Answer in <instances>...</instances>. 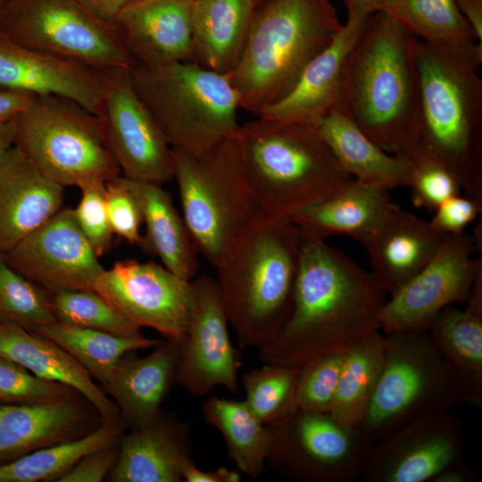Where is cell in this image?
<instances>
[{"label": "cell", "instance_id": "cell-1", "mask_svg": "<svg viewBox=\"0 0 482 482\" xmlns=\"http://www.w3.org/2000/svg\"><path fill=\"white\" fill-rule=\"evenodd\" d=\"M386 295L370 271L325 238L300 229L292 312L279 332L258 349L259 357L262 362L301 368L346 353L381 330Z\"/></svg>", "mask_w": 482, "mask_h": 482}, {"label": "cell", "instance_id": "cell-2", "mask_svg": "<svg viewBox=\"0 0 482 482\" xmlns=\"http://www.w3.org/2000/svg\"><path fill=\"white\" fill-rule=\"evenodd\" d=\"M414 63L418 117L411 149L443 164L482 207V45L458 49L416 37Z\"/></svg>", "mask_w": 482, "mask_h": 482}, {"label": "cell", "instance_id": "cell-3", "mask_svg": "<svg viewBox=\"0 0 482 482\" xmlns=\"http://www.w3.org/2000/svg\"><path fill=\"white\" fill-rule=\"evenodd\" d=\"M416 37L389 14L368 17L345 66L344 106L375 144L392 154L414 145Z\"/></svg>", "mask_w": 482, "mask_h": 482}, {"label": "cell", "instance_id": "cell-4", "mask_svg": "<svg viewBox=\"0 0 482 482\" xmlns=\"http://www.w3.org/2000/svg\"><path fill=\"white\" fill-rule=\"evenodd\" d=\"M299 260V227L263 216L215 268L229 324L240 348L258 350L287 323Z\"/></svg>", "mask_w": 482, "mask_h": 482}, {"label": "cell", "instance_id": "cell-5", "mask_svg": "<svg viewBox=\"0 0 482 482\" xmlns=\"http://www.w3.org/2000/svg\"><path fill=\"white\" fill-rule=\"evenodd\" d=\"M245 174L264 217L290 220L354 179L312 125L262 118L240 125Z\"/></svg>", "mask_w": 482, "mask_h": 482}, {"label": "cell", "instance_id": "cell-6", "mask_svg": "<svg viewBox=\"0 0 482 482\" xmlns=\"http://www.w3.org/2000/svg\"><path fill=\"white\" fill-rule=\"evenodd\" d=\"M330 0H262L247 40L227 74L239 107L256 116L283 99L342 28Z\"/></svg>", "mask_w": 482, "mask_h": 482}, {"label": "cell", "instance_id": "cell-7", "mask_svg": "<svg viewBox=\"0 0 482 482\" xmlns=\"http://www.w3.org/2000/svg\"><path fill=\"white\" fill-rule=\"evenodd\" d=\"M130 78L172 149L204 154L239 129V98L227 75L192 61L137 64Z\"/></svg>", "mask_w": 482, "mask_h": 482}, {"label": "cell", "instance_id": "cell-8", "mask_svg": "<svg viewBox=\"0 0 482 482\" xmlns=\"http://www.w3.org/2000/svg\"><path fill=\"white\" fill-rule=\"evenodd\" d=\"M237 133L201 154L172 149L182 217L198 253L214 268L264 216L245 174Z\"/></svg>", "mask_w": 482, "mask_h": 482}, {"label": "cell", "instance_id": "cell-9", "mask_svg": "<svg viewBox=\"0 0 482 482\" xmlns=\"http://www.w3.org/2000/svg\"><path fill=\"white\" fill-rule=\"evenodd\" d=\"M384 339L380 376L358 428L371 446L420 417L461 403L428 330L386 333Z\"/></svg>", "mask_w": 482, "mask_h": 482}, {"label": "cell", "instance_id": "cell-10", "mask_svg": "<svg viewBox=\"0 0 482 482\" xmlns=\"http://www.w3.org/2000/svg\"><path fill=\"white\" fill-rule=\"evenodd\" d=\"M14 145L46 179L65 187L121 175L96 115L58 96H35L13 120Z\"/></svg>", "mask_w": 482, "mask_h": 482}, {"label": "cell", "instance_id": "cell-11", "mask_svg": "<svg viewBox=\"0 0 482 482\" xmlns=\"http://www.w3.org/2000/svg\"><path fill=\"white\" fill-rule=\"evenodd\" d=\"M0 35L97 70L137 65L115 24L97 19L76 0H2Z\"/></svg>", "mask_w": 482, "mask_h": 482}, {"label": "cell", "instance_id": "cell-12", "mask_svg": "<svg viewBox=\"0 0 482 482\" xmlns=\"http://www.w3.org/2000/svg\"><path fill=\"white\" fill-rule=\"evenodd\" d=\"M267 429L266 465L301 482L355 481L372 447L359 428L330 414L296 410Z\"/></svg>", "mask_w": 482, "mask_h": 482}, {"label": "cell", "instance_id": "cell-13", "mask_svg": "<svg viewBox=\"0 0 482 482\" xmlns=\"http://www.w3.org/2000/svg\"><path fill=\"white\" fill-rule=\"evenodd\" d=\"M94 114L121 176L158 185L173 179L172 148L135 91L130 70H103Z\"/></svg>", "mask_w": 482, "mask_h": 482}, {"label": "cell", "instance_id": "cell-14", "mask_svg": "<svg viewBox=\"0 0 482 482\" xmlns=\"http://www.w3.org/2000/svg\"><path fill=\"white\" fill-rule=\"evenodd\" d=\"M472 235H447L427 265L386 300L380 316L384 334L427 330L445 307L466 303L482 271V260Z\"/></svg>", "mask_w": 482, "mask_h": 482}, {"label": "cell", "instance_id": "cell-15", "mask_svg": "<svg viewBox=\"0 0 482 482\" xmlns=\"http://www.w3.org/2000/svg\"><path fill=\"white\" fill-rule=\"evenodd\" d=\"M94 290L138 328H149L178 345L191 315L190 281L154 262L125 260L104 270Z\"/></svg>", "mask_w": 482, "mask_h": 482}, {"label": "cell", "instance_id": "cell-16", "mask_svg": "<svg viewBox=\"0 0 482 482\" xmlns=\"http://www.w3.org/2000/svg\"><path fill=\"white\" fill-rule=\"evenodd\" d=\"M192 306L185 338L179 344L176 383L190 395L204 396L216 386L236 394L239 353L234 348L217 281L209 275L190 280Z\"/></svg>", "mask_w": 482, "mask_h": 482}, {"label": "cell", "instance_id": "cell-17", "mask_svg": "<svg viewBox=\"0 0 482 482\" xmlns=\"http://www.w3.org/2000/svg\"><path fill=\"white\" fill-rule=\"evenodd\" d=\"M3 256L13 269L50 295L94 290L104 270L71 208H62Z\"/></svg>", "mask_w": 482, "mask_h": 482}, {"label": "cell", "instance_id": "cell-18", "mask_svg": "<svg viewBox=\"0 0 482 482\" xmlns=\"http://www.w3.org/2000/svg\"><path fill=\"white\" fill-rule=\"evenodd\" d=\"M458 419L450 411L432 412L401 427L372 445L363 482H431L447 466L462 460Z\"/></svg>", "mask_w": 482, "mask_h": 482}, {"label": "cell", "instance_id": "cell-19", "mask_svg": "<svg viewBox=\"0 0 482 482\" xmlns=\"http://www.w3.org/2000/svg\"><path fill=\"white\" fill-rule=\"evenodd\" d=\"M103 70L18 45L0 35V89L71 99L94 113Z\"/></svg>", "mask_w": 482, "mask_h": 482}, {"label": "cell", "instance_id": "cell-20", "mask_svg": "<svg viewBox=\"0 0 482 482\" xmlns=\"http://www.w3.org/2000/svg\"><path fill=\"white\" fill-rule=\"evenodd\" d=\"M103 421L86 399L37 404L0 403V466L39 449L83 437Z\"/></svg>", "mask_w": 482, "mask_h": 482}, {"label": "cell", "instance_id": "cell-21", "mask_svg": "<svg viewBox=\"0 0 482 482\" xmlns=\"http://www.w3.org/2000/svg\"><path fill=\"white\" fill-rule=\"evenodd\" d=\"M195 0H133L115 26L137 64L191 61V10Z\"/></svg>", "mask_w": 482, "mask_h": 482}, {"label": "cell", "instance_id": "cell-22", "mask_svg": "<svg viewBox=\"0 0 482 482\" xmlns=\"http://www.w3.org/2000/svg\"><path fill=\"white\" fill-rule=\"evenodd\" d=\"M179 362V345L163 339L149 354L138 357L132 351L117 362L101 387L113 399L126 428L140 429L160 417Z\"/></svg>", "mask_w": 482, "mask_h": 482}, {"label": "cell", "instance_id": "cell-23", "mask_svg": "<svg viewBox=\"0 0 482 482\" xmlns=\"http://www.w3.org/2000/svg\"><path fill=\"white\" fill-rule=\"evenodd\" d=\"M364 21H346L330 44L306 66L294 88L258 118L312 124L344 105V71Z\"/></svg>", "mask_w": 482, "mask_h": 482}, {"label": "cell", "instance_id": "cell-24", "mask_svg": "<svg viewBox=\"0 0 482 482\" xmlns=\"http://www.w3.org/2000/svg\"><path fill=\"white\" fill-rule=\"evenodd\" d=\"M63 190L14 145L5 152L0 159V254L62 208Z\"/></svg>", "mask_w": 482, "mask_h": 482}, {"label": "cell", "instance_id": "cell-25", "mask_svg": "<svg viewBox=\"0 0 482 482\" xmlns=\"http://www.w3.org/2000/svg\"><path fill=\"white\" fill-rule=\"evenodd\" d=\"M191 428L176 415L162 411L150 426L124 434L110 482H179L192 461Z\"/></svg>", "mask_w": 482, "mask_h": 482}, {"label": "cell", "instance_id": "cell-26", "mask_svg": "<svg viewBox=\"0 0 482 482\" xmlns=\"http://www.w3.org/2000/svg\"><path fill=\"white\" fill-rule=\"evenodd\" d=\"M446 236L395 204L361 244L369 254L370 272L391 295L427 265Z\"/></svg>", "mask_w": 482, "mask_h": 482}, {"label": "cell", "instance_id": "cell-27", "mask_svg": "<svg viewBox=\"0 0 482 482\" xmlns=\"http://www.w3.org/2000/svg\"><path fill=\"white\" fill-rule=\"evenodd\" d=\"M461 402L482 406V277L470 289L466 307L444 308L428 328Z\"/></svg>", "mask_w": 482, "mask_h": 482}, {"label": "cell", "instance_id": "cell-28", "mask_svg": "<svg viewBox=\"0 0 482 482\" xmlns=\"http://www.w3.org/2000/svg\"><path fill=\"white\" fill-rule=\"evenodd\" d=\"M0 357L34 375L77 389L99 411L104 421L122 420L115 403L87 371L50 338L18 324L0 322Z\"/></svg>", "mask_w": 482, "mask_h": 482}, {"label": "cell", "instance_id": "cell-29", "mask_svg": "<svg viewBox=\"0 0 482 482\" xmlns=\"http://www.w3.org/2000/svg\"><path fill=\"white\" fill-rule=\"evenodd\" d=\"M253 0H195L191 10V61L229 74L238 62L250 30Z\"/></svg>", "mask_w": 482, "mask_h": 482}, {"label": "cell", "instance_id": "cell-30", "mask_svg": "<svg viewBox=\"0 0 482 482\" xmlns=\"http://www.w3.org/2000/svg\"><path fill=\"white\" fill-rule=\"evenodd\" d=\"M310 125L354 179L387 190L410 187V167L405 157L389 154L375 144L357 126L344 105Z\"/></svg>", "mask_w": 482, "mask_h": 482}, {"label": "cell", "instance_id": "cell-31", "mask_svg": "<svg viewBox=\"0 0 482 482\" xmlns=\"http://www.w3.org/2000/svg\"><path fill=\"white\" fill-rule=\"evenodd\" d=\"M121 179L142 210L146 230L141 249L179 278L192 280L199 270V253L170 195L162 185Z\"/></svg>", "mask_w": 482, "mask_h": 482}, {"label": "cell", "instance_id": "cell-32", "mask_svg": "<svg viewBox=\"0 0 482 482\" xmlns=\"http://www.w3.org/2000/svg\"><path fill=\"white\" fill-rule=\"evenodd\" d=\"M395 204L389 190L353 179L335 195L288 221L323 238L346 235L362 243Z\"/></svg>", "mask_w": 482, "mask_h": 482}, {"label": "cell", "instance_id": "cell-33", "mask_svg": "<svg viewBox=\"0 0 482 482\" xmlns=\"http://www.w3.org/2000/svg\"><path fill=\"white\" fill-rule=\"evenodd\" d=\"M125 428L122 420L103 421L83 437L39 449L1 465L0 482H58L87 453L118 444Z\"/></svg>", "mask_w": 482, "mask_h": 482}, {"label": "cell", "instance_id": "cell-34", "mask_svg": "<svg viewBox=\"0 0 482 482\" xmlns=\"http://www.w3.org/2000/svg\"><path fill=\"white\" fill-rule=\"evenodd\" d=\"M202 411L205 422L221 433L237 469L252 478L261 476L266 465L269 433L245 401L212 396Z\"/></svg>", "mask_w": 482, "mask_h": 482}, {"label": "cell", "instance_id": "cell-35", "mask_svg": "<svg viewBox=\"0 0 482 482\" xmlns=\"http://www.w3.org/2000/svg\"><path fill=\"white\" fill-rule=\"evenodd\" d=\"M46 337L67 351L102 386L126 353L159 345L144 334L121 337L62 322L29 329Z\"/></svg>", "mask_w": 482, "mask_h": 482}, {"label": "cell", "instance_id": "cell-36", "mask_svg": "<svg viewBox=\"0 0 482 482\" xmlns=\"http://www.w3.org/2000/svg\"><path fill=\"white\" fill-rule=\"evenodd\" d=\"M384 333L377 331L345 353L329 414L359 428L383 366Z\"/></svg>", "mask_w": 482, "mask_h": 482}, {"label": "cell", "instance_id": "cell-37", "mask_svg": "<svg viewBox=\"0 0 482 482\" xmlns=\"http://www.w3.org/2000/svg\"><path fill=\"white\" fill-rule=\"evenodd\" d=\"M425 42L458 49L479 43L454 0H387L378 9Z\"/></svg>", "mask_w": 482, "mask_h": 482}, {"label": "cell", "instance_id": "cell-38", "mask_svg": "<svg viewBox=\"0 0 482 482\" xmlns=\"http://www.w3.org/2000/svg\"><path fill=\"white\" fill-rule=\"evenodd\" d=\"M242 377L245 403L265 426L282 422L296 410V386L300 368L267 363Z\"/></svg>", "mask_w": 482, "mask_h": 482}, {"label": "cell", "instance_id": "cell-39", "mask_svg": "<svg viewBox=\"0 0 482 482\" xmlns=\"http://www.w3.org/2000/svg\"><path fill=\"white\" fill-rule=\"evenodd\" d=\"M51 300L58 322L121 337L143 334L95 290L61 291L51 295Z\"/></svg>", "mask_w": 482, "mask_h": 482}, {"label": "cell", "instance_id": "cell-40", "mask_svg": "<svg viewBox=\"0 0 482 482\" xmlns=\"http://www.w3.org/2000/svg\"><path fill=\"white\" fill-rule=\"evenodd\" d=\"M55 321L51 295L13 269L0 254V322L32 329Z\"/></svg>", "mask_w": 482, "mask_h": 482}, {"label": "cell", "instance_id": "cell-41", "mask_svg": "<svg viewBox=\"0 0 482 482\" xmlns=\"http://www.w3.org/2000/svg\"><path fill=\"white\" fill-rule=\"evenodd\" d=\"M81 399L86 398L72 386L37 377L0 357V403L37 404Z\"/></svg>", "mask_w": 482, "mask_h": 482}, {"label": "cell", "instance_id": "cell-42", "mask_svg": "<svg viewBox=\"0 0 482 482\" xmlns=\"http://www.w3.org/2000/svg\"><path fill=\"white\" fill-rule=\"evenodd\" d=\"M345 353L326 355L299 370L296 386L297 410L329 414Z\"/></svg>", "mask_w": 482, "mask_h": 482}, {"label": "cell", "instance_id": "cell-43", "mask_svg": "<svg viewBox=\"0 0 482 482\" xmlns=\"http://www.w3.org/2000/svg\"><path fill=\"white\" fill-rule=\"evenodd\" d=\"M410 167L411 198L418 207L434 212L445 200L460 195L455 177L439 162L415 149L401 154Z\"/></svg>", "mask_w": 482, "mask_h": 482}, {"label": "cell", "instance_id": "cell-44", "mask_svg": "<svg viewBox=\"0 0 482 482\" xmlns=\"http://www.w3.org/2000/svg\"><path fill=\"white\" fill-rule=\"evenodd\" d=\"M105 182L98 179L79 182L76 187L80 199L72 209L78 226L98 257L112 248L113 240L106 212Z\"/></svg>", "mask_w": 482, "mask_h": 482}, {"label": "cell", "instance_id": "cell-45", "mask_svg": "<svg viewBox=\"0 0 482 482\" xmlns=\"http://www.w3.org/2000/svg\"><path fill=\"white\" fill-rule=\"evenodd\" d=\"M105 204L112 234L141 248L142 210L134 194L123 183L121 175L105 182Z\"/></svg>", "mask_w": 482, "mask_h": 482}, {"label": "cell", "instance_id": "cell-46", "mask_svg": "<svg viewBox=\"0 0 482 482\" xmlns=\"http://www.w3.org/2000/svg\"><path fill=\"white\" fill-rule=\"evenodd\" d=\"M482 207L475 201L460 195L449 197L434 211L429 221L437 231L445 234L464 232L465 228L481 212Z\"/></svg>", "mask_w": 482, "mask_h": 482}, {"label": "cell", "instance_id": "cell-47", "mask_svg": "<svg viewBox=\"0 0 482 482\" xmlns=\"http://www.w3.org/2000/svg\"><path fill=\"white\" fill-rule=\"evenodd\" d=\"M119 444L120 442L87 453L58 482H101L106 480L116 463Z\"/></svg>", "mask_w": 482, "mask_h": 482}, {"label": "cell", "instance_id": "cell-48", "mask_svg": "<svg viewBox=\"0 0 482 482\" xmlns=\"http://www.w3.org/2000/svg\"><path fill=\"white\" fill-rule=\"evenodd\" d=\"M35 96L28 92L0 89V124L12 121Z\"/></svg>", "mask_w": 482, "mask_h": 482}, {"label": "cell", "instance_id": "cell-49", "mask_svg": "<svg viewBox=\"0 0 482 482\" xmlns=\"http://www.w3.org/2000/svg\"><path fill=\"white\" fill-rule=\"evenodd\" d=\"M182 479L186 482H239L241 477L237 471L224 467L204 470L192 461L184 468Z\"/></svg>", "mask_w": 482, "mask_h": 482}, {"label": "cell", "instance_id": "cell-50", "mask_svg": "<svg viewBox=\"0 0 482 482\" xmlns=\"http://www.w3.org/2000/svg\"><path fill=\"white\" fill-rule=\"evenodd\" d=\"M82 7L97 19L110 24L115 21L123 10L133 0H76Z\"/></svg>", "mask_w": 482, "mask_h": 482}, {"label": "cell", "instance_id": "cell-51", "mask_svg": "<svg viewBox=\"0 0 482 482\" xmlns=\"http://www.w3.org/2000/svg\"><path fill=\"white\" fill-rule=\"evenodd\" d=\"M454 3L482 44V0H454Z\"/></svg>", "mask_w": 482, "mask_h": 482}, {"label": "cell", "instance_id": "cell-52", "mask_svg": "<svg viewBox=\"0 0 482 482\" xmlns=\"http://www.w3.org/2000/svg\"><path fill=\"white\" fill-rule=\"evenodd\" d=\"M387 0H343L346 12V21H364L370 15L378 11Z\"/></svg>", "mask_w": 482, "mask_h": 482}, {"label": "cell", "instance_id": "cell-53", "mask_svg": "<svg viewBox=\"0 0 482 482\" xmlns=\"http://www.w3.org/2000/svg\"><path fill=\"white\" fill-rule=\"evenodd\" d=\"M477 476L474 470L465 464L462 460L458 461L439 472L431 482H474Z\"/></svg>", "mask_w": 482, "mask_h": 482}, {"label": "cell", "instance_id": "cell-54", "mask_svg": "<svg viewBox=\"0 0 482 482\" xmlns=\"http://www.w3.org/2000/svg\"><path fill=\"white\" fill-rule=\"evenodd\" d=\"M13 120L0 124V159L14 145Z\"/></svg>", "mask_w": 482, "mask_h": 482}, {"label": "cell", "instance_id": "cell-55", "mask_svg": "<svg viewBox=\"0 0 482 482\" xmlns=\"http://www.w3.org/2000/svg\"><path fill=\"white\" fill-rule=\"evenodd\" d=\"M261 1H262V0H253L255 5H256L257 4H259Z\"/></svg>", "mask_w": 482, "mask_h": 482}, {"label": "cell", "instance_id": "cell-56", "mask_svg": "<svg viewBox=\"0 0 482 482\" xmlns=\"http://www.w3.org/2000/svg\"><path fill=\"white\" fill-rule=\"evenodd\" d=\"M2 0H0V3H1Z\"/></svg>", "mask_w": 482, "mask_h": 482}]
</instances>
